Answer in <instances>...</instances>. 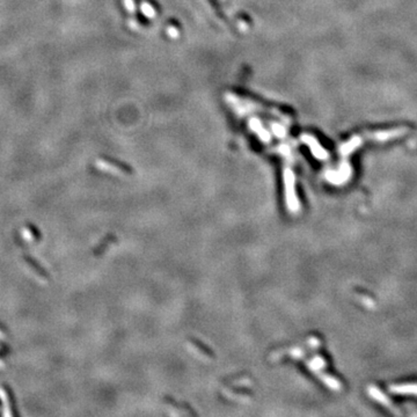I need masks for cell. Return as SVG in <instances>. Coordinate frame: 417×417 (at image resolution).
Wrapping results in <instances>:
<instances>
[{"mask_svg":"<svg viewBox=\"0 0 417 417\" xmlns=\"http://www.w3.org/2000/svg\"><path fill=\"white\" fill-rule=\"evenodd\" d=\"M303 140L309 145V146L311 147V150H312V152L316 155V157H319L320 159H322L323 155L326 157V153H324L323 150H321V147L319 146V144H317V141L314 138H312V137L307 136V135L303 136Z\"/></svg>","mask_w":417,"mask_h":417,"instance_id":"1","label":"cell"},{"mask_svg":"<svg viewBox=\"0 0 417 417\" xmlns=\"http://www.w3.org/2000/svg\"><path fill=\"white\" fill-rule=\"evenodd\" d=\"M249 125L252 126V129L254 130V131H256L257 133H259V135L261 136V138H262L263 140L268 141L270 139V136L268 135L267 131H264L262 125H261V123L257 122V119H252V122L249 123Z\"/></svg>","mask_w":417,"mask_h":417,"instance_id":"2","label":"cell"},{"mask_svg":"<svg viewBox=\"0 0 417 417\" xmlns=\"http://www.w3.org/2000/svg\"><path fill=\"white\" fill-rule=\"evenodd\" d=\"M140 9H141V13H143L146 17H148V19H153V17L157 15V12H155L154 7L152 6L150 2L141 3Z\"/></svg>","mask_w":417,"mask_h":417,"instance_id":"3","label":"cell"},{"mask_svg":"<svg viewBox=\"0 0 417 417\" xmlns=\"http://www.w3.org/2000/svg\"><path fill=\"white\" fill-rule=\"evenodd\" d=\"M123 3H124L125 8H126V10H128L129 13L135 14V12H136L135 0H123Z\"/></svg>","mask_w":417,"mask_h":417,"instance_id":"4","label":"cell"},{"mask_svg":"<svg viewBox=\"0 0 417 417\" xmlns=\"http://www.w3.org/2000/svg\"><path fill=\"white\" fill-rule=\"evenodd\" d=\"M167 34H168L169 36H171L172 38H178L180 33H179L178 28H175V27H173V26H169V27L167 28Z\"/></svg>","mask_w":417,"mask_h":417,"instance_id":"5","label":"cell"},{"mask_svg":"<svg viewBox=\"0 0 417 417\" xmlns=\"http://www.w3.org/2000/svg\"><path fill=\"white\" fill-rule=\"evenodd\" d=\"M208 2H210V3H211V5H212V7H214L215 14H217V15H218V16H219V17H220V19H221V20H226V16L224 15V13H220V12H219V8H218V6H217V5H215V2H213V1H212V0H208Z\"/></svg>","mask_w":417,"mask_h":417,"instance_id":"6","label":"cell"},{"mask_svg":"<svg viewBox=\"0 0 417 417\" xmlns=\"http://www.w3.org/2000/svg\"><path fill=\"white\" fill-rule=\"evenodd\" d=\"M273 129H274V131H275V133H276V135L278 136H283L284 135V128H282L281 125H276V124H274L273 125Z\"/></svg>","mask_w":417,"mask_h":417,"instance_id":"7","label":"cell"}]
</instances>
